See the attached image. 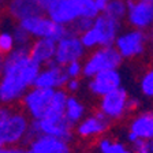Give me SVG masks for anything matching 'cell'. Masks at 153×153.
Segmentation results:
<instances>
[{
    "mask_svg": "<svg viewBox=\"0 0 153 153\" xmlns=\"http://www.w3.org/2000/svg\"><path fill=\"white\" fill-rule=\"evenodd\" d=\"M40 68L41 66L29 56V47H15L6 55L0 75V102L3 105L18 102L34 85Z\"/></svg>",
    "mask_w": 153,
    "mask_h": 153,
    "instance_id": "6da1fadb",
    "label": "cell"
},
{
    "mask_svg": "<svg viewBox=\"0 0 153 153\" xmlns=\"http://www.w3.org/2000/svg\"><path fill=\"white\" fill-rule=\"evenodd\" d=\"M123 57L119 55L114 45L111 47H100L82 64V74L88 78H92L100 71L104 70H118L122 64Z\"/></svg>",
    "mask_w": 153,
    "mask_h": 153,
    "instance_id": "7a4b0ae2",
    "label": "cell"
},
{
    "mask_svg": "<svg viewBox=\"0 0 153 153\" xmlns=\"http://www.w3.org/2000/svg\"><path fill=\"white\" fill-rule=\"evenodd\" d=\"M19 26L25 29L32 37L36 38H51L55 42L63 38L67 33V26L55 23L53 21L44 15L29 16V18L21 19Z\"/></svg>",
    "mask_w": 153,
    "mask_h": 153,
    "instance_id": "3957f363",
    "label": "cell"
},
{
    "mask_svg": "<svg viewBox=\"0 0 153 153\" xmlns=\"http://www.w3.org/2000/svg\"><path fill=\"white\" fill-rule=\"evenodd\" d=\"M52 94H53V89H45L37 86H32L30 89H27L21 101L30 120H38L44 118L51 102Z\"/></svg>",
    "mask_w": 153,
    "mask_h": 153,
    "instance_id": "277c9868",
    "label": "cell"
},
{
    "mask_svg": "<svg viewBox=\"0 0 153 153\" xmlns=\"http://www.w3.org/2000/svg\"><path fill=\"white\" fill-rule=\"evenodd\" d=\"M30 119L23 112H13L10 114L7 120L0 128V140L3 145H19L25 141L27 134Z\"/></svg>",
    "mask_w": 153,
    "mask_h": 153,
    "instance_id": "5b68a950",
    "label": "cell"
},
{
    "mask_svg": "<svg viewBox=\"0 0 153 153\" xmlns=\"http://www.w3.org/2000/svg\"><path fill=\"white\" fill-rule=\"evenodd\" d=\"M148 41V34L143 30L134 29L131 32L120 34L116 37L114 45L123 59H131L145 51Z\"/></svg>",
    "mask_w": 153,
    "mask_h": 153,
    "instance_id": "8992f818",
    "label": "cell"
},
{
    "mask_svg": "<svg viewBox=\"0 0 153 153\" xmlns=\"http://www.w3.org/2000/svg\"><path fill=\"white\" fill-rule=\"evenodd\" d=\"M128 93L123 86H119L118 89L112 90L107 94L101 96L99 105V111L104 115L108 120H116L120 119L126 112V104H127Z\"/></svg>",
    "mask_w": 153,
    "mask_h": 153,
    "instance_id": "52a82bcc",
    "label": "cell"
},
{
    "mask_svg": "<svg viewBox=\"0 0 153 153\" xmlns=\"http://www.w3.org/2000/svg\"><path fill=\"white\" fill-rule=\"evenodd\" d=\"M85 55V48L78 36L66 34L63 38L56 41L53 62L59 66L64 67L67 63L74 60H81Z\"/></svg>",
    "mask_w": 153,
    "mask_h": 153,
    "instance_id": "ba28073f",
    "label": "cell"
},
{
    "mask_svg": "<svg viewBox=\"0 0 153 153\" xmlns=\"http://www.w3.org/2000/svg\"><path fill=\"white\" fill-rule=\"evenodd\" d=\"M67 81H68V76L64 73V68L52 60L45 64V68H40L33 86L56 90L63 89Z\"/></svg>",
    "mask_w": 153,
    "mask_h": 153,
    "instance_id": "9c48e42d",
    "label": "cell"
},
{
    "mask_svg": "<svg viewBox=\"0 0 153 153\" xmlns=\"http://www.w3.org/2000/svg\"><path fill=\"white\" fill-rule=\"evenodd\" d=\"M122 86V76L118 70H104L93 75L89 81V90L94 96H101Z\"/></svg>",
    "mask_w": 153,
    "mask_h": 153,
    "instance_id": "30bf717a",
    "label": "cell"
},
{
    "mask_svg": "<svg viewBox=\"0 0 153 153\" xmlns=\"http://www.w3.org/2000/svg\"><path fill=\"white\" fill-rule=\"evenodd\" d=\"M109 122L100 111L96 114L89 115V116H83L78 123L74 126L75 127V133L82 138H92V137H99L101 134H104L109 127Z\"/></svg>",
    "mask_w": 153,
    "mask_h": 153,
    "instance_id": "8fae6325",
    "label": "cell"
},
{
    "mask_svg": "<svg viewBox=\"0 0 153 153\" xmlns=\"http://www.w3.org/2000/svg\"><path fill=\"white\" fill-rule=\"evenodd\" d=\"M130 23L138 30H145L152 25L153 4L152 1H127V14Z\"/></svg>",
    "mask_w": 153,
    "mask_h": 153,
    "instance_id": "7c38bea8",
    "label": "cell"
},
{
    "mask_svg": "<svg viewBox=\"0 0 153 153\" xmlns=\"http://www.w3.org/2000/svg\"><path fill=\"white\" fill-rule=\"evenodd\" d=\"M92 27L97 32V36H99V47H111L118 37L120 23L119 21H115L101 13L93 19Z\"/></svg>",
    "mask_w": 153,
    "mask_h": 153,
    "instance_id": "4fadbf2b",
    "label": "cell"
},
{
    "mask_svg": "<svg viewBox=\"0 0 153 153\" xmlns=\"http://www.w3.org/2000/svg\"><path fill=\"white\" fill-rule=\"evenodd\" d=\"M47 13L51 21L63 26H68L79 16V10L74 0H56Z\"/></svg>",
    "mask_w": 153,
    "mask_h": 153,
    "instance_id": "5bb4252c",
    "label": "cell"
},
{
    "mask_svg": "<svg viewBox=\"0 0 153 153\" xmlns=\"http://www.w3.org/2000/svg\"><path fill=\"white\" fill-rule=\"evenodd\" d=\"M27 145L34 153H71L70 142L45 134H38Z\"/></svg>",
    "mask_w": 153,
    "mask_h": 153,
    "instance_id": "9a60e30c",
    "label": "cell"
},
{
    "mask_svg": "<svg viewBox=\"0 0 153 153\" xmlns=\"http://www.w3.org/2000/svg\"><path fill=\"white\" fill-rule=\"evenodd\" d=\"M153 138V114L143 111L138 114L130 123V131L127 134L128 142L135 140H152Z\"/></svg>",
    "mask_w": 153,
    "mask_h": 153,
    "instance_id": "2e32d148",
    "label": "cell"
},
{
    "mask_svg": "<svg viewBox=\"0 0 153 153\" xmlns=\"http://www.w3.org/2000/svg\"><path fill=\"white\" fill-rule=\"evenodd\" d=\"M56 42L51 38H37L29 45V56L37 64L44 66L53 60Z\"/></svg>",
    "mask_w": 153,
    "mask_h": 153,
    "instance_id": "e0dca14e",
    "label": "cell"
},
{
    "mask_svg": "<svg viewBox=\"0 0 153 153\" xmlns=\"http://www.w3.org/2000/svg\"><path fill=\"white\" fill-rule=\"evenodd\" d=\"M8 11L18 21L29 18V16L42 15L44 13L36 0H10Z\"/></svg>",
    "mask_w": 153,
    "mask_h": 153,
    "instance_id": "ac0fdd59",
    "label": "cell"
},
{
    "mask_svg": "<svg viewBox=\"0 0 153 153\" xmlns=\"http://www.w3.org/2000/svg\"><path fill=\"white\" fill-rule=\"evenodd\" d=\"M63 115L66 118V120L74 127L85 116V105L76 99L75 96H67Z\"/></svg>",
    "mask_w": 153,
    "mask_h": 153,
    "instance_id": "d6986e66",
    "label": "cell"
},
{
    "mask_svg": "<svg viewBox=\"0 0 153 153\" xmlns=\"http://www.w3.org/2000/svg\"><path fill=\"white\" fill-rule=\"evenodd\" d=\"M67 96H68V93L64 89L53 90V94H52L51 102H49L45 116H64V104H66Z\"/></svg>",
    "mask_w": 153,
    "mask_h": 153,
    "instance_id": "ffe728a7",
    "label": "cell"
},
{
    "mask_svg": "<svg viewBox=\"0 0 153 153\" xmlns=\"http://www.w3.org/2000/svg\"><path fill=\"white\" fill-rule=\"evenodd\" d=\"M102 14L115 21H120L127 14V3L124 0H108Z\"/></svg>",
    "mask_w": 153,
    "mask_h": 153,
    "instance_id": "44dd1931",
    "label": "cell"
},
{
    "mask_svg": "<svg viewBox=\"0 0 153 153\" xmlns=\"http://www.w3.org/2000/svg\"><path fill=\"white\" fill-rule=\"evenodd\" d=\"M99 153H133V150L128 149L124 143L112 141L109 138H101L97 142Z\"/></svg>",
    "mask_w": 153,
    "mask_h": 153,
    "instance_id": "7402d4cb",
    "label": "cell"
},
{
    "mask_svg": "<svg viewBox=\"0 0 153 153\" xmlns=\"http://www.w3.org/2000/svg\"><path fill=\"white\" fill-rule=\"evenodd\" d=\"M74 1L76 3L78 10H79V16L94 19L100 14L96 8L94 0H74Z\"/></svg>",
    "mask_w": 153,
    "mask_h": 153,
    "instance_id": "603a6c76",
    "label": "cell"
},
{
    "mask_svg": "<svg viewBox=\"0 0 153 153\" xmlns=\"http://www.w3.org/2000/svg\"><path fill=\"white\" fill-rule=\"evenodd\" d=\"M13 38H14L15 47H29V45L32 44V36L29 34L25 29L21 27L19 25L14 29Z\"/></svg>",
    "mask_w": 153,
    "mask_h": 153,
    "instance_id": "cb8c5ba5",
    "label": "cell"
},
{
    "mask_svg": "<svg viewBox=\"0 0 153 153\" xmlns=\"http://www.w3.org/2000/svg\"><path fill=\"white\" fill-rule=\"evenodd\" d=\"M15 48L13 34L8 32H0V56H6Z\"/></svg>",
    "mask_w": 153,
    "mask_h": 153,
    "instance_id": "d4e9b609",
    "label": "cell"
},
{
    "mask_svg": "<svg viewBox=\"0 0 153 153\" xmlns=\"http://www.w3.org/2000/svg\"><path fill=\"white\" fill-rule=\"evenodd\" d=\"M141 92L145 97L150 99L153 96V73L152 71H148V73L143 74V76L141 78Z\"/></svg>",
    "mask_w": 153,
    "mask_h": 153,
    "instance_id": "484cf974",
    "label": "cell"
},
{
    "mask_svg": "<svg viewBox=\"0 0 153 153\" xmlns=\"http://www.w3.org/2000/svg\"><path fill=\"white\" fill-rule=\"evenodd\" d=\"M133 153H153L152 140H135L131 142Z\"/></svg>",
    "mask_w": 153,
    "mask_h": 153,
    "instance_id": "4316f807",
    "label": "cell"
},
{
    "mask_svg": "<svg viewBox=\"0 0 153 153\" xmlns=\"http://www.w3.org/2000/svg\"><path fill=\"white\" fill-rule=\"evenodd\" d=\"M63 68L68 78H78V76L82 74V63H81L79 60L70 62V63H67Z\"/></svg>",
    "mask_w": 153,
    "mask_h": 153,
    "instance_id": "83f0119b",
    "label": "cell"
},
{
    "mask_svg": "<svg viewBox=\"0 0 153 153\" xmlns=\"http://www.w3.org/2000/svg\"><path fill=\"white\" fill-rule=\"evenodd\" d=\"M0 153H25V148L21 145H3L0 146Z\"/></svg>",
    "mask_w": 153,
    "mask_h": 153,
    "instance_id": "f1b7e54d",
    "label": "cell"
},
{
    "mask_svg": "<svg viewBox=\"0 0 153 153\" xmlns=\"http://www.w3.org/2000/svg\"><path fill=\"white\" fill-rule=\"evenodd\" d=\"M79 86H81V82L76 78H68V81L66 82V85H64V88H66V92H76V90L79 89Z\"/></svg>",
    "mask_w": 153,
    "mask_h": 153,
    "instance_id": "f546056e",
    "label": "cell"
},
{
    "mask_svg": "<svg viewBox=\"0 0 153 153\" xmlns=\"http://www.w3.org/2000/svg\"><path fill=\"white\" fill-rule=\"evenodd\" d=\"M140 107H141V101L138 99H131V97L127 99V104H126V109H127V112L137 111Z\"/></svg>",
    "mask_w": 153,
    "mask_h": 153,
    "instance_id": "4dcf8cb0",
    "label": "cell"
},
{
    "mask_svg": "<svg viewBox=\"0 0 153 153\" xmlns=\"http://www.w3.org/2000/svg\"><path fill=\"white\" fill-rule=\"evenodd\" d=\"M11 114V109L7 107V105H0V128L4 124V122L7 120V118Z\"/></svg>",
    "mask_w": 153,
    "mask_h": 153,
    "instance_id": "1f68e13d",
    "label": "cell"
},
{
    "mask_svg": "<svg viewBox=\"0 0 153 153\" xmlns=\"http://www.w3.org/2000/svg\"><path fill=\"white\" fill-rule=\"evenodd\" d=\"M36 1H37V4L40 6V8H41L42 11H47L56 0H36Z\"/></svg>",
    "mask_w": 153,
    "mask_h": 153,
    "instance_id": "d6a6232c",
    "label": "cell"
},
{
    "mask_svg": "<svg viewBox=\"0 0 153 153\" xmlns=\"http://www.w3.org/2000/svg\"><path fill=\"white\" fill-rule=\"evenodd\" d=\"M94 4H96L97 11H99V13H102L104 8H105V6H107V1H102V0H94Z\"/></svg>",
    "mask_w": 153,
    "mask_h": 153,
    "instance_id": "836d02e7",
    "label": "cell"
},
{
    "mask_svg": "<svg viewBox=\"0 0 153 153\" xmlns=\"http://www.w3.org/2000/svg\"><path fill=\"white\" fill-rule=\"evenodd\" d=\"M3 57L4 56H0V75H1V70H3Z\"/></svg>",
    "mask_w": 153,
    "mask_h": 153,
    "instance_id": "e575fe53",
    "label": "cell"
},
{
    "mask_svg": "<svg viewBox=\"0 0 153 153\" xmlns=\"http://www.w3.org/2000/svg\"><path fill=\"white\" fill-rule=\"evenodd\" d=\"M25 153H34V152H33V150H30V149L27 148V149H25Z\"/></svg>",
    "mask_w": 153,
    "mask_h": 153,
    "instance_id": "d590c367",
    "label": "cell"
},
{
    "mask_svg": "<svg viewBox=\"0 0 153 153\" xmlns=\"http://www.w3.org/2000/svg\"><path fill=\"white\" fill-rule=\"evenodd\" d=\"M0 146H3V142H1V140H0Z\"/></svg>",
    "mask_w": 153,
    "mask_h": 153,
    "instance_id": "8d00e7d4",
    "label": "cell"
},
{
    "mask_svg": "<svg viewBox=\"0 0 153 153\" xmlns=\"http://www.w3.org/2000/svg\"><path fill=\"white\" fill-rule=\"evenodd\" d=\"M128 1H135V0H128Z\"/></svg>",
    "mask_w": 153,
    "mask_h": 153,
    "instance_id": "74e56055",
    "label": "cell"
},
{
    "mask_svg": "<svg viewBox=\"0 0 153 153\" xmlns=\"http://www.w3.org/2000/svg\"><path fill=\"white\" fill-rule=\"evenodd\" d=\"M145 1H152V0H145Z\"/></svg>",
    "mask_w": 153,
    "mask_h": 153,
    "instance_id": "f35d334b",
    "label": "cell"
},
{
    "mask_svg": "<svg viewBox=\"0 0 153 153\" xmlns=\"http://www.w3.org/2000/svg\"><path fill=\"white\" fill-rule=\"evenodd\" d=\"M102 1H108V0H102Z\"/></svg>",
    "mask_w": 153,
    "mask_h": 153,
    "instance_id": "ab89813d",
    "label": "cell"
},
{
    "mask_svg": "<svg viewBox=\"0 0 153 153\" xmlns=\"http://www.w3.org/2000/svg\"><path fill=\"white\" fill-rule=\"evenodd\" d=\"M0 1H3V0H0Z\"/></svg>",
    "mask_w": 153,
    "mask_h": 153,
    "instance_id": "60d3db41",
    "label": "cell"
}]
</instances>
